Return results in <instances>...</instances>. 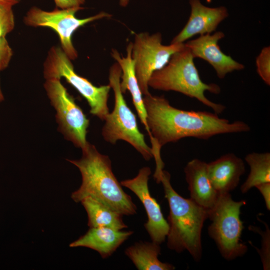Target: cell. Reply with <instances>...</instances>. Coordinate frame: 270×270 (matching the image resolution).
<instances>
[{
  "label": "cell",
  "mask_w": 270,
  "mask_h": 270,
  "mask_svg": "<svg viewBox=\"0 0 270 270\" xmlns=\"http://www.w3.org/2000/svg\"><path fill=\"white\" fill-rule=\"evenodd\" d=\"M191 12L190 18L182 30L174 38L170 44H180L200 34H210L228 16V10L223 6L210 8L200 0H190Z\"/></svg>",
  "instance_id": "13"
},
{
  "label": "cell",
  "mask_w": 270,
  "mask_h": 270,
  "mask_svg": "<svg viewBox=\"0 0 270 270\" xmlns=\"http://www.w3.org/2000/svg\"><path fill=\"white\" fill-rule=\"evenodd\" d=\"M133 233L108 227L90 228L70 244V248L86 247L98 252L104 258L110 256Z\"/></svg>",
  "instance_id": "16"
},
{
  "label": "cell",
  "mask_w": 270,
  "mask_h": 270,
  "mask_svg": "<svg viewBox=\"0 0 270 270\" xmlns=\"http://www.w3.org/2000/svg\"><path fill=\"white\" fill-rule=\"evenodd\" d=\"M160 253V244L153 242H140L128 248L126 254L139 270H172V264L160 262L158 256Z\"/></svg>",
  "instance_id": "19"
},
{
  "label": "cell",
  "mask_w": 270,
  "mask_h": 270,
  "mask_svg": "<svg viewBox=\"0 0 270 270\" xmlns=\"http://www.w3.org/2000/svg\"><path fill=\"white\" fill-rule=\"evenodd\" d=\"M194 59L190 49L185 45L182 49L171 56L164 67L153 72L148 82V86L158 90L180 92L197 99L212 108L214 113H222L225 106L212 102L204 94L206 91L220 94V86L214 83L206 84L202 80Z\"/></svg>",
  "instance_id": "4"
},
{
  "label": "cell",
  "mask_w": 270,
  "mask_h": 270,
  "mask_svg": "<svg viewBox=\"0 0 270 270\" xmlns=\"http://www.w3.org/2000/svg\"><path fill=\"white\" fill-rule=\"evenodd\" d=\"M132 42L126 47V55L121 56L116 49H112L111 55L120 65L122 70L120 88L122 93L128 90L132 98L134 106L142 124L148 132L146 114L144 108L142 94L136 75L134 64L132 58Z\"/></svg>",
  "instance_id": "17"
},
{
  "label": "cell",
  "mask_w": 270,
  "mask_h": 270,
  "mask_svg": "<svg viewBox=\"0 0 270 270\" xmlns=\"http://www.w3.org/2000/svg\"><path fill=\"white\" fill-rule=\"evenodd\" d=\"M56 6L62 9L80 6L85 0H54Z\"/></svg>",
  "instance_id": "26"
},
{
  "label": "cell",
  "mask_w": 270,
  "mask_h": 270,
  "mask_svg": "<svg viewBox=\"0 0 270 270\" xmlns=\"http://www.w3.org/2000/svg\"><path fill=\"white\" fill-rule=\"evenodd\" d=\"M162 42L160 32H142L136 34L132 42V58L138 84L144 96L150 93L148 82L153 72L164 67L174 53L185 46L184 43L164 45Z\"/></svg>",
  "instance_id": "8"
},
{
  "label": "cell",
  "mask_w": 270,
  "mask_h": 270,
  "mask_svg": "<svg viewBox=\"0 0 270 270\" xmlns=\"http://www.w3.org/2000/svg\"><path fill=\"white\" fill-rule=\"evenodd\" d=\"M246 162L250 166V172L240 187L242 194L256 185L270 182V154L252 152L247 154Z\"/></svg>",
  "instance_id": "20"
},
{
  "label": "cell",
  "mask_w": 270,
  "mask_h": 270,
  "mask_svg": "<svg viewBox=\"0 0 270 270\" xmlns=\"http://www.w3.org/2000/svg\"><path fill=\"white\" fill-rule=\"evenodd\" d=\"M12 55V50L6 37H0V71L8 66Z\"/></svg>",
  "instance_id": "24"
},
{
  "label": "cell",
  "mask_w": 270,
  "mask_h": 270,
  "mask_svg": "<svg viewBox=\"0 0 270 270\" xmlns=\"http://www.w3.org/2000/svg\"><path fill=\"white\" fill-rule=\"evenodd\" d=\"M208 170L214 188L222 194L229 192L238 186L245 172V166L242 158L230 153L208 164Z\"/></svg>",
  "instance_id": "15"
},
{
  "label": "cell",
  "mask_w": 270,
  "mask_h": 270,
  "mask_svg": "<svg viewBox=\"0 0 270 270\" xmlns=\"http://www.w3.org/2000/svg\"><path fill=\"white\" fill-rule=\"evenodd\" d=\"M245 204L244 200H234L229 192L219 194L214 206L208 210V218L212 222L208 234L227 260L242 256L248 250L247 246L240 241L244 228L240 208Z\"/></svg>",
  "instance_id": "6"
},
{
  "label": "cell",
  "mask_w": 270,
  "mask_h": 270,
  "mask_svg": "<svg viewBox=\"0 0 270 270\" xmlns=\"http://www.w3.org/2000/svg\"><path fill=\"white\" fill-rule=\"evenodd\" d=\"M122 70L116 62L109 70V85L114 93V104L106 116L102 129L104 140L115 144L123 140L132 145L146 160L153 157L152 150L146 143L144 134L140 130L136 115L128 106L120 88Z\"/></svg>",
  "instance_id": "5"
},
{
  "label": "cell",
  "mask_w": 270,
  "mask_h": 270,
  "mask_svg": "<svg viewBox=\"0 0 270 270\" xmlns=\"http://www.w3.org/2000/svg\"><path fill=\"white\" fill-rule=\"evenodd\" d=\"M20 0H0V4L13 6L18 3Z\"/></svg>",
  "instance_id": "27"
},
{
  "label": "cell",
  "mask_w": 270,
  "mask_h": 270,
  "mask_svg": "<svg viewBox=\"0 0 270 270\" xmlns=\"http://www.w3.org/2000/svg\"><path fill=\"white\" fill-rule=\"evenodd\" d=\"M70 60L62 48L52 47L44 63L45 78L60 80L64 78L86 100L90 114L104 120L110 112L108 102L111 88L110 86H94L75 72Z\"/></svg>",
  "instance_id": "7"
},
{
  "label": "cell",
  "mask_w": 270,
  "mask_h": 270,
  "mask_svg": "<svg viewBox=\"0 0 270 270\" xmlns=\"http://www.w3.org/2000/svg\"><path fill=\"white\" fill-rule=\"evenodd\" d=\"M12 6L0 4V37H6L14 27Z\"/></svg>",
  "instance_id": "23"
},
{
  "label": "cell",
  "mask_w": 270,
  "mask_h": 270,
  "mask_svg": "<svg viewBox=\"0 0 270 270\" xmlns=\"http://www.w3.org/2000/svg\"><path fill=\"white\" fill-rule=\"evenodd\" d=\"M82 9V7L76 6L47 12L32 7L24 18V22L29 26L48 27L56 31L59 36L62 50L71 60H74L78 54L72 43L74 32L88 23L111 16L108 13L100 12L85 18H78L76 13Z\"/></svg>",
  "instance_id": "10"
},
{
  "label": "cell",
  "mask_w": 270,
  "mask_h": 270,
  "mask_svg": "<svg viewBox=\"0 0 270 270\" xmlns=\"http://www.w3.org/2000/svg\"><path fill=\"white\" fill-rule=\"evenodd\" d=\"M170 179V174L163 170L159 182L162 184L170 206L167 246L178 252L187 250L196 261H199L202 255V230L208 218V210L178 194Z\"/></svg>",
  "instance_id": "3"
},
{
  "label": "cell",
  "mask_w": 270,
  "mask_h": 270,
  "mask_svg": "<svg viewBox=\"0 0 270 270\" xmlns=\"http://www.w3.org/2000/svg\"><path fill=\"white\" fill-rule=\"evenodd\" d=\"M190 199L209 210L216 203L219 194L212 186L208 170V164L198 159L190 161L184 168Z\"/></svg>",
  "instance_id": "14"
},
{
  "label": "cell",
  "mask_w": 270,
  "mask_h": 270,
  "mask_svg": "<svg viewBox=\"0 0 270 270\" xmlns=\"http://www.w3.org/2000/svg\"><path fill=\"white\" fill-rule=\"evenodd\" d=\"M4 99V96H3V94H2V90L0 89V102H2Z\"/></svg>",
  "instance_id": "29"
},
{
  "label": "cell",
  "mask_w": 270,
  "mask_h": 270,
  "mask_svg": "<svg viewBox=\"0 0 270 270\" xmlns=\"http://www.w3.org/2000/svg\"><path fill=\"white\" fill-rule=\"evenodd\" d=\"M224 37L223 32L218 31L212 34H206L185 44L194 57L202 58L208 62L215 70L220 79L235 70H240L244 66L226 55L220 50L218 42Z\"/></svg>",
  "instance_id": "12"
},
{
  "label": "cell",
  "mask_w": 270,
  "mask_h": 270,
  "mask_svg": "<svg viewBox=\"0 0 270 270\" xmlns=\"http://www.w3.org/2000/svg\"><path fill=\"white\" fill-rule=\"evenodd\" d=\"M82 150L80 159L67 160L78 168L82 178L80 186L71 194L72 200L80 202L90 196L122 216L135 214L136 206L114 175L108 156L88 142Z\"/></svg>",
  "instance_id": "2"
},
{
  "label": "cell",
  "mask_w": 270,
  "mask_h": 270,
  "mask_svg": "<svg viewBox=\"0 0 270 270\" xmlns=\"http://www.w3.org/2000/svg\"><path fill=\"white\" fill-rule=\"evenodd\" d=\"M264 224L266 228L265 232L262 230L258 228L252 226H250L249 229L262 236V248L259 250L260 252H258L260 256L264 270H270V232L266 224L264 223Z\"/></svg>",
  "instance_id": "22"
},
{
  "label": "cell",
  "mask_w": 270,
  "mask_h": 270,
  "mask_svg": "<svg viewBox=\"0 0 270 270\" xmlns=\"http://www.w3.org/2000/svg\"><path fill=\"white\" fill-rule=\"evenodd\" d=\"M150 174L149 167H143L139 170L136 177L122 180L120 183L122 186L133 192L142 202L148 216L144 227L152 242L160 244L165 240L169 226L164 217L160 204L150 194L148 181Z\"/></svg>",
  "instance_id": "11"
},
{
  "label": "cell",
  "mask_w": 270,
  "mask_h": 270,
  "mask_svg": "<svg viewBox=\"0 0 270 270\" xmlns=\"http://www.w3.org/2000/svg\"><path fill=\"white\" fill-rule=\"evenodd\" d=\"M256 72L263 81L270 85V46L264 47L256 58Z\"/></svg>",
  "instance_id": "21"
},
{
  "label": "cell",
  "mask_w": 270,
  "mask_h": 270,
  "mask_svg": "<svg viewBox=\"0 0 270 270\" xmlns=\"http://www.w3.org/2000/svg\"><path fill=\"white\" fill-rule=\"evenodd\" d=\"M256 187L262 196L266 207L270 210V182H264L256 185Z\"/></svg>",
  "instance_id": "25"
},
{
  "label": "cell",
  "mask_w": 270,
  "mask_h": 270,
  "mask_svg": "<svg viewBox=\"0 0 270 270\" xmlns=\"http://www.w3.org/2000/svg\"><path fill=\"white\" fill-rule=\"evenodd\" d=\"M143 102L151 148L161 150L166 144L186 137L208 140L216 135L247 132L250 129L244 122H230L216 113L177 108L164 96L150 93L144 96Z\"/></svg>",
  "instance_id": "1"
},
{
  "label": "cell",
  "mask_w": 270,
  "mask_h": 270,
  "mask_svg": "<svg viewBox=\"0 0 270 270\" xmlns=\"http://www.w3.org/2000/svg\"><path fill=\"white\" fill-rule=\"evenodd\" d=\"M129 0H119L120 4L122 6H126L128 3Z\"/></svg>",
  "instance_id": "28"
},
{
  "label": "cell",
  "mask_w": 270,
  "mask_h": 270,
  "mask_svg": "<svg viewBox=\"0 0 270 270\" xmlns=\"http://www.w3.org/2000/svg\"><path fill=\"white\" fill-rule=\"evenodd\" d=\"M88 216L90 228L108 227L122 230L128 228L122 220V215L102 202L88 196L81 202Z\"/></svg>",
  "instance_id": "18"
},
{
  "label": "cell",
  "mask_w": 270,
  "mask_h": 270,
  "mask_svg": "<svg viewBox=\"0 0 270 270\" xmlns=\"http://www.w3.org/2000/svg\"><path fill=\"white\" fill-rule=\"evenodd\" d=\"M44 87L56 112L58 130L76 146L84 148L88 143L86 134L89 120L60 79L46 80Z\"/></svg>",
  "instance_id": "9"
}]
</instances>
